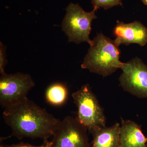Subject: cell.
Listing matches in <instances>:
<instances>
[{
    "instance_id": "cell-1",
    "label": "cell",
    "mask_w": 147,
    "mask_h": 147,
    "mask_svg": "<svg viewBox=\"0 0 147 147\" xmlns=\"http://www.w3.org/2000/svg\"><path fill=\"white\" fill-rule=\"evenodd\" d=\"M3 118L18 139H40L48 141L59 126L60 120L28 97L3 108Z\"/></svg>"
},
{
    "instance_id": "cell-2",
    "label": "cell",
    "mask_w": 147,
    "mask_h": 147,
    "mask_svg": "<svg viewBox=\"0 0 147 147\" xmlns=\"http://www.w3.org/2000/svg\"><path fill=\"white\" fill-rule=\"evenodd\" d=\"M90 46L82 68L105 77L122 67L124 63L120 60V50L114 40L102 33L98 34Z\"/></svg>"
},
{
    "instance_id": "cell-3",
    "label": "cell",
    "mask_w": 147,
    "mask_h": 147,
    "mask_svg": "<svg viewBox=\"0 0 147 147\" xmlns=\"http://www.w3.org/2000/svg\"><path fill=\"white\" fill-rule=\"evenodd\" d=\"M66 13L62 22L63 30L68 37L69 42L79 44L86 42L91 45L90 39L92 21L97 18L96 10L87 12L79 4H69L66 9Z\"/></svg>"
},
{
    "instance_id": "cell-4",
    "label": "cell",
    "mask_w": 147,
    "mask_h": 147,
    "mask_svg": "<svg viewBox=\"0 0 147 147\" xmlns=\"http://www.w3.org/2000/svg\"><path fill=\"white\" fill-rule=\"evenodd\" d=\"M77 108L76 118L90 131L105 126V117L102 107L89 84L83 85L71 94Z\"/></svg>"
},
{
    "instance_id": "cell-5",
    "label": "cell",
    "mask_w": 147,
    "mask_h": 147,
    "mask_svg": "<svg viewBox=\"0 0 147 147\" xmlns=\"http://www.w3.org/2000/svg\"><path fill=\"white\" fill-rule=\"evenodd\" d=\"M35 86L30 75L17 72L5 74L0 78V105L3 108L23 100Z\"/></svg>"
},
{
    "instance_id": "cell-6",
    "label": "cell",
    "mask_w": 147,
    "mask_h": 147,
    "mask_svg": "<svg viewBox=\"0 0 147 147\" xmlns=\"http://www.w3.org/2000/svg\"><path fill=\"white\" fill-rule=\"evenodd\" d=\"M119 81L125 91L139 98H147V65L141 59L124 63Z\"/></svg>"
},
{
    "instance_id": "cell-7",
    "label": "cell",
    "mask_w": 147,
    "mask_h": 147,
    "mask_svg": "<svg viewBox=\"0 0 147 147\" xmlns=\"http://www.w3.org/2000/svg\"><path fill=\"white\" fill-rule=\"evenodd\" d=\"M87 130L76 118L67 116L61 121L50 147H90Z\"/></svg>"
},
{
    "instance_id": "cell-8",
    "label": "cell",
    "mask_w": 147,
    "mask_h": 147,
    "mask_svg": "<svg viewBox=\"0 0 147 147\" xmlns=\"http://www.w3.org/2000/svg\"><path fill=\"white\" fill-rule=\"evenodd\" d=\"M113 34L115 37L114 42L118 47L132 43L144 46L147 43V28L139 21L125 24L117 21Z\"/></svg>"
},
{
    "instance_id": "cell-9",
    "label": "cell",
    "mask_w": 147,
    "mask_h": 147,
    "mask_svg": "<svg viewBox=\"0 0 147 147\" xmlns=\"http://www.w3.org/2000/svg\"><path fill=\"white\" fill-rule=\"evenodd\" d=\"M120 144V147H147V138L139 125L121 118Z\"/></svg>"
},
{
    "instance_id": "cell-10",
    "label": "cell",
    "mask_w": 147,
    "mask_h": 147,
    "mask_svg": "<svg viewBox=\"0 0 147 147\" xmlns=\"http://www.w3.org/2000/svg\"><path fill=\"white\" fill-rule=\"evenodd\" d=\"M120 125L118 123L110 127H101L89 131L93 136L91 147H120Z\"/></svg>"
},
{
    "instance_id": "cell-11",
    "label": "cell",
    "mask_w": 147,
    "mask_h": 147,
    "mask_svg": "<svg viewBox=\"0 0 147 147\" xmlns=\"http://www.w3.org/2000/svg\"><path fill=\"white\" fill-rule=\"evenodd\" d=\"M68 90L66 85L61 82H55L50 85L45 93L46 101L50 105L60 106L66 102Z\"/></svg>"
},
{
    "instance_id": "cell-12",
    "label": "cell",
    "mask_w": 147,
    "mask_h": 147,
    "mask_svg": "<svg viewBox=\"0 0 147 147\" xmlns=\"http://www.w3.org/2000/svg\"><path fill=\"white\" fill-rule=\"evenodd\" d=\"M122 0H92V3L94 9L97 10L102 7L105 9H108L113 7L122 5Z\"/></svg>"
},
{
    "instance_id": "cell-13",
    "label": "cell",
    "mask_w": 147,
    "mask_h": 147,
    "mask_svg": "<svg viewBox=\"0 0 147 147\" xmlns=\"http://www.w3.org/2000/svg\"><path fill=\"white\" fill-rule=\"evenodd\" d=\"M7 63L5 46L0 42V73L1 75L5 74V68Z\"/></svg>"
},
{
    "instance_id": "cell-14",
    "label": "cell",
    "mask_w": 147,
    "mask_h": 147,
    "mask_svg": "<svg viewBox=\"0 0 147 147\" xmlns=\"http://www.w3.org/2000/svg\"><path fill=\"white\" fill-rule=\"evenodd\" d=\"M1 147H50V142H49L48 141H45L44 142V143L40 146H35L28 144L20 143L15 144L1 146Z\"/></svg>"
},
{
    "instance_id": "cell-15",
    "label": "cell",
    "mask_w": 147,
    "mask_h": 147,
    "mask_svg": "<svg viewBox=\"0 0 147 147\" xmlns=\"http://www.w3.org/2000/svg\"><path fill=\"white\" fill-rule=\"evenodd\" d=\"M142 3L145 5H147V0H141Z\"/></svg>"
}]
</instances>
